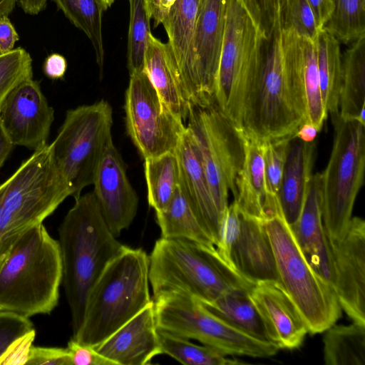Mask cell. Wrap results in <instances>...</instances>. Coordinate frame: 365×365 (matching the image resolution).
<instances>
[{"instance_id": "obj_1", "label": "cell", "mask_w": 365, "mask_h": 365, "mask_svg": "<svg viewBox=\"0 0 365 365\" xmlns=\"http://www.w3.org/2000/svg\"><path fill=\"white\" fill-rule=\"evenodd\" d=\"M306 121L302 37L279 19L265 41L260 68L246 99L242 130L265 142L294 135Z\"/></svg>"}, {"instance_id": "obj_2", "label": "cell", "mask_w": 365, "mask_h": 365, "mask_svg": "<svg viewBox=\"0 0 365 365\" xmlns=\"http://www.w3.org/2000/svg\"><path fill=\"white\" fill-rule=\"evenodd\" d=\"M63 284L73 336L83 322L86 299L108 264L127 246L108 227L93 192L75 199L58 227Z\"/></svg>"}, {"instance_id": "obj_3", "label": "cell", "mask_w": 365, "mask_h": 365, "mask_svg": "<svg viewBox=\"0 0 365 365\" xmlns=\"http://www.w3.org/2000/svg\"><path fill=\"white\" fill-rule=\"evenodd\" d=\"M63 266L58 241L45 226L28 230L0 262V310L30 317L57 306Z\"/></svg>"}, {"instance_id": "obj_4", "label": "cell", "mask_w": 365, "mask_h": 365, "mask_svg": "<svg viewBox=\"0 0 365 365\" xmlns=\"http://www.w3.org/2000/svg\"><path fill=\"white\" fill-rule=\"evenodd\" d=\"M153 299L169 294L208 303L227 291L254 285L218 253L215 247L180 238L158 239L149 256Z\"/></svg>"}, {"instance_id": "obj_5", "label": "cell", "mask_w": 365, "mask_h": 365, "mask_svg": "<svg viewBox=\"0 0 365 365\" xmlns=\"http://www.w3.org/2000/svg\"><path fill=\"white\" fill-rule=\"evenodd\" d=\"M148 273L146 252L126 247L92 287L72 339L95 348L152 302Z\"/></svg>"}, {"instance_id": "obj_6", "label": "cell", "mask_w": 365, "mask_h": 365, "mask_svg": "<svg viewBox=\"0 0 365 365\" xmlns=\"http://www.w3.org/2000/svg\"><path fill=\"white\" fill-rule=\"evenodd\" d=\"M71 196L51 145L36 150L0 185V262L28 230Z\"/></svg>"}, {"instance_id": "obj_7", "label": "cell", "mask_w": 365, "mask_h": 365, "mask_svg": "<svg viewBox=\"0 0 365 365\" xmlns=\"http://www.w3.org/2000/svg\"><path fill=\"white\" fill-rule=\"evenodd\" d=\"M264 225L274 252L278 282L298 309L308 333L325 331L341 315L334 289L308 264L281 210L267 216Z\"/></svg>"}, {"instance_id": "obj_8", "label": "cell", "mask_w": 365, "mask_h": 365, "mask_svg": "<svg viewBox=\"0 0 365 365\" xmlns=\"http://www.w3.org/2000/svg\"><path fill=\"white\" fill-rule=\"evenodd\" d=\"M225 11L215 103L242 129L246 99L260 68L266 38L238 0H225Z\"/></svg>"}, {"instance_id": "obj_9", "label": "cell", "mask_w": 365, "mask_h": 365, "mask_svg": "<svg viewBox=\"0 0 365 365\" xmlns=\"http://www.w3.org/2000/svg\"><path fill=\"white\" fill-rule=\"evenodd\" d=\"M334 140L327 165L322 175V220L328 240L345 234L365 170L364 123L344 120L331 113Z\"/></svg>"}, {"instance_id": "obj_10", "label": "cell", "mask_w": 365, "mask_h": 365, "mask_svg": "<svg viewBox=\"0 0 365 365\" xmlns=\"http://www.w3.org/2000/svg\"><path fill=\"white\" fill-rule=\"evenodd\" d=\"M113 110L101 100L67 110L51 143L56 165L74 199L93 185L102 156L113 140Z\"/></svg>"}, {"instance_id": "obj_11", "label": "cell", "mask_w": 365, "mask_h": 365, "mask_svg": "<svg viewBox=\"0 0 365 365\" xmlns=\"http://www.w3.org/2000/svg\"><path fill=\"white\" fill-rule=\"evenodd\" d=\"M153 300L160 330L197 340L226 356L267 358L279 349L274 344L257 339L233 327L190 296L169 293Z\"/></svg>"}, {"instance_id": "obj_12", "label": "cell", "mask_w": 365, "mask_h": 365, "mask_svg": "<svg viewBox=\"0 0 365 365\" xmlns=\"http://www.w3.org/2000/svg\"><path fill=\"white\" fill-rule=\"evenodd\" d=\"M216 206L224 216L228 195H236L235 180L245 158L243 131L213 103L193 107L186 120Z\"/></svg>"}, {"instance_id": "obj_13", "label": "cell", "mask_w": 365, "mask_h": 365, "mask_svg": "<svg viewBox=\"0 0 365 365\" xmlns=\"http://www.w3.org/2000/svg\"><path fill=\"white\" fill-rule=\"evenodd\" d=\"M124 110L127 134L143 159L176 150L185 123L162 101L143 71L130 75Z\"/></svg>"}, {"instance_id": "obj_14", "label": "cell", "mask_w": 365, "mask_h": 365, "mask_svg": "<svg viewBox=\"0 0 365 365\" xmlns=\"http://www.w3.org/2000/svg\"><path fill=\"white\" fill-rule=\"evenodd\" d=\"M54 110L33 77L16 85L0 107V121L14 145L34 151L46 145Z\"/></svg>"}, {"instance_id": "obj_15", "label": "cell", "mask_w": 365, "mask_h": 365, "mask_svg": "<svg viewBox=\"0 0 365 365\" xmlns=\"http://www.w3.org/2000/svg\"><path fill=\"white\" fill-rule=\"evenodd\" d=\"M329 243L341 310L353 322L365 324V221L351 217L344 236Z\"/></svg>"}, {"instance_id": "obj_16", "label": "cell", "mask_w": 365, "mask_h": 365, "mask_svg": "<svg viewBox=\"0 0 365 365\" xmlns=\"http://www.w3.org/2000/svg\"><path fill=\"white\" fill-rule=\"evenodd\" d=\"M126 165L113 140L98 165L93 191L106 222L116 237L133 222L138 197L126 174Z\"/></svg>"}, {"instance_id": "obj_17", "label": "cell", "mask_w": 365, "mask_h": 365, "mask_svg": "<svg viewBox=\"0 0 365 365\" xmlns=\"http://www.w3.org/2000/svg\"><path fill=\"white\" fill-rule=\"evenodd\" d=\"M225 0H198L195 48L198 106L215 103V89L222 46Z\"/></svg>"}, {"instance_id": "obj_18", "label": "cell", "mask_w": 365, "mask_h": 365, "mask_svg": "<svg viewBox=\"0 0 365 365\" xmlns=\"http://www.w3.org/2000/svg\"><path fill=\"white\" fill-rule=\"evenodd\" d=\"M250 295L266 327L270 341L283 349H298L308 333L298 309L278 281L259 282Z\"/></svg>"}, {"instance_id": "obj_19", "label": "cell", "mask_w": 365, "mask_h": 365, "mask_svg": "<svg viewBox=\"0 0 365 365\" xmlns=\"http://www.w3.org/2000/svg\"><path fill=\"white\" fill-rule=\"evenodd\" d=\"M115 365H145L161 354L153 300L95 347Z\"/></svg>"}, {"instance_id": "obj_20", "label": "cell", "mask_w": 365, "mask_h": 365, "mask_svg": "<svg viewBox=\"0 0 365 365\" xmlns=\"http://www.w3.org/2000/svg\"><path fill=\"white\" fill-rule=\"evenodd\" d=\"M197 4V0H176L162 23L192 108L199 104L195 48Z\"/></svg>"}, {"instance_id": "obj_21", "label": "cell", "mask_w": 365, "mask_h": 365, "mask_svg": "<svg viewBox=\"0 0 365 365\" xmlns=\"http://www.w3.org/2000/svg\"><path fill=\"white\" fill-rule=\"evenodd\" d=\"M175 153L180 166V187L216 247L223 215L216 206L198 151L187 128Z\"/></svg>"}, {"instance_id": "obj_22", "label": "cell", "mask_w": 365, "mask_h": 365, "mask_svg": "<svg viewBox=\"0 0 365 365\" xmlns=\"http://www.w3.org/2000/svg\"><path fill=\"white\" fill-rule=\"evenodd\" d=\"M240 217L239 235L230 252L231 264L253 284L278 281L274 255L264 221L242 212Z\"/></svg>"}, {"instance_id": "obj_23", "label": "cell", "mask_w": 365, "mask_h": 365, "mask_svg": "<svg viewBox=\"0 0 365 365\" xmlns=\"http://www.w3.org/2000/svg\"><path fill=\"white\" fill-rule=\"evenodd\" d=\"M243 131V130H242ZM245 158L235 180L234 202L242 214L264 221L281 210L267 193L264 176V142L246 135Z\"/></svg>"}, {"instance_id": "obj_24", "label": "cell", "mask_w": 365, "mask_h": 365, "mask_svg": "<svg viewBox=\"0 0 365 365\" xmlns=\"http://www.w3.org/2000/svg\"><path fill=\"white\" fill-rule=\"evenodd\" d=\"M315 153L314 141L304 142L295 135L290 140L278 192L279 204L289 226L301 212L312 175Z\"/></svg>"}, {"instance_id": "obj_25", "label": "cell", "mask_w": 365, "mask_h": 365, "mask_svg": "<svg viewBox=\"0 0 365 365\" xmlns=\"http://www.w3.org/2000/svg\"><path fill=\"white\" fill-rule=\"evenodd\" d=\"M143 71L162 101L174 114L186 122L192 108L185 96L170 46L152 34L148 40Z\"/></svg>"}, {"instance_id": "obj_26", "label": "cell", "mask_w": 365, "mask_h": 365, "mask_svg": "<svg viewBox=\"0 0 365 365\" xmlns=\"http://www.w3.org/2000/svg\"><path fill=\"white\" fill-rule=\"evenodd\" d=\"M351 43L342 55L339 113L365 124V35Z\"/></svg>"}, {"instance_id": "obj_27", "label": "cell", "mask_w": 365, "mask_h": 365, "mask_svg": "<svg viewBox=\"0 0 365 365\" xmlns=\"http://www.w3.org/2000/svg\"><path fill=\"white\" fill-rule=\"evenodd\" d=\"M290 227L305 257L329 247L322 220L321 173L312 174L299 215Z\"/></svg>"}, {"instance_id": "obj_28", "label": "cell", "mask_w": 365, "mask_h": 365, "mask_svg": "<svg viewBox=\"0 0 365 365\" xmlns=\"http://www.w3.org/2000/svg\"><path fill=\"white\" fill-rule=\"evenodd\" d=\"M250 290L233 289L211 302L202 304L233 327L254 338L272 343L263 320L250 297Z\"/></svg>"}, {"instance_id": "obj_29", "label": "cell", "mask_w": 365, "mask_h": 365, "mask_svg": "<svg viewBox=\"0 0 365 365\" xmlns=\"http://www.w3.org/2000/svg\"><path fill=\"white\" fill-rule=\"evenodd\" d=\"M155 215L161 237L186 239L208 247H215L189 203L180 185L168 207Z\"/></svg>"}, {"instance_id": "obj_30", "label": "cell", "mask_w": 365, "mask_h": 365, "mask_svg": "<svg viewBox=\"0 0 365 365\" xmlns=\"http://www.w3.org/2000/svg\"><path fill=\"white\" fill-rule=\"evenodd\" d=\"M148 201L155 213L164 211L172 201L180 182L175 150L144 159Z\"/></svg>"}, {"instance_id": "obj_31", "label": "cell", "mask_w": 365, "mask_h": 365, "mask_svg": "<svg viewBox=\"0 0 365 365\" xmlns=\"http://www.w3.org/2000/svg\"><path fill=\"white\" fill-rule=\"evenodd\" d=\"M317 61L322 101L327 112H339L342 81L340 42L324 29L317 40Z\"/></svg>"}, {"instance_id": "obj_32", "label": "cell", "mask_w": 365, "mask_h": 365, "mask_svg": "<svg viewBox=\"0 0 365 365\" xmlns=\"http://www.w3.org/2000/svg\"><path fill=\"white\" fill-rule=\"evenodd\" d=\"M325 331L323 344L327 365H364L365 324H334Z\"/></svg>"}, {"instance_id": "obj_33", "label": "cell", "mask_w": 365, "mask_h": 365, "mask_svg": "<svg viewBox=\"0 0 365 365\" xmlns=\"http://www.w3.org/2000/svg\"><path fill=\"white\" fill-rule=\"evenodd\" d=\"M66 17L82 31L91 42L96 61L102 76L105 51L102 19L106 11L101 0H52Z\"/></svg>"}, {"instance_id": "obj_34", "label": "cell", "mask_w": 365, "mask_h": 365, "mask_svg": "<svg viewBox=\"0 0 365 365\" xmlns=\"http://www.w3.org/2000/svg\"><path fill=\"white\" fill-rule=\"evenodd\" d=\"M161 354H167L185 365H231L240 364L218 351L202 345L199 346L167 331L158 329Z\"/></svg>"}, {"instance_id": "obj_35", "label": "cell", "mask_w": 365, "mask_h": 365, "mask_svg": "<svg viewBox=\"0 0 365 365\" xmlns=\"http://www.w3.org/2000/svg\"><path fill=\"white\" fill-rule=\"evenodd\" d=\"M130 21L128 34L127 66L129 74L143 71L152 18L149 0H128Z\"/></svg>"}, {"instance_id": "obj_36", "label": "cell", "mask_w": 365, "mask_h": 365, "mask_svg": "<svg viewBox=\"0 0 365 365\" xmlns=\"http://www.w3.org/2000/svg\"><path fill=\"white\" fill-rule=\"evenodd\" d=\"M302 45L307 122L313 124L320 131L328 112L324 105L320 90L317 61V41L302 37Z\"/></svg>"}, {"instance_id": "obj_37", "label": "cell", "mask_w": 365, "mask_h": 365, "mask_svg": "<svg viewBox=\"0 0 365 365\" xmlns=\"http://www.w3.org/2000/svg\"><path fill=\"white\" fill-rule=\"evenodd\" d=\"M331 1L334 11L324 29L346 44L364 36L365 0Z\"/></svg>"}, {"instance_id": "obj_38", "label": "cell", "mask_w": 365, "mask_h": 365, "mask_svg": "<svg viewBox=\"0 0 365 365\" xmlns=\"http://www.w3.org/2000/svg\"><path fill=\"white\" fill-rule=\"evenodd\" d=\"M32 77V59L24 48H17L0 54V107L16 85Z\"/></svg>"}, {"instance_id": "obj_39", "label": "cell", "mask_w": 365, "mask_h": 365, "mask_svg": "<svg viewBox=\"0 0 365 365\" xmlns=\"http://www.w3.org/2000/svg\"><path fill=\"white\" fill-rule=\"evenodd\" d=\"M293 136L264 142V164L267 191L269 198L278 203V192L288 146Z\"/></svg>"}, {"instance_id": "obj_40", "label": "cell", "mask_w": 365, "mask_h": 365, "mask_svg": "<svg viewBox=\"0 0 365 365\" xmlns=\"http://www.w3.org/2000/svg\"><path fill=\"white\" fill-rule=\"evenodd\" d=\"M282 22L299 36L317 41L322 31L307 0H287L281 14Z\"/></svg>"}, {"instance_id": "obj_41", "label": "cell", "mask_w": 365, "mask_h": 365, "mask_svg": "<svg viewBox=\"0 0 365 365\" xmlns=\"http://www.w3.org/2000/svg\"><path fill=\"white\" fill-rule=\"evenodd\" d=\"M259 33L268 39L275 29L287 0H238Z\"/></svg>"}, {"instance_id": "obj_42", "label": "cell", "mask_w": 365, "mask_h": 365, "mask_svg": "<svg viewBox=\"0 0 365 365\" xmlns=\"http://www.w3.org/2000/svg\"><path fill=\"white\" fill-rule=\"evenodd\" d=\"M35 331L29 317L0 310V365L13 346Z\"/></svg>"}, {"instance_id": "obj_43", "label": "cell", "mask_w": 365, "mask_h": 365, "mask_svg": "<svg viewBox=\"0 0 365 365\" xmlns=\"http://www.w3.org/2000/svg\"><path fill=\"white\" fill-rule=\"evenodd\" d=\"M241 217L240 210L233 202L227 206L220 230V239L216 250L220 255L232 267L230 262L231 249L237 240L240 230Z\"/></svg>"}, {"instance_id": "obj_44", "label": "cell", "mask_w": 365, "mask_h": 365, "mask_svg": "<svg viewBox=\"0 0 365 365\" xmlns=\"http://www.w3.org/2000/svg\"><path fill=\"white\" fill-rule=\"evenodd\" d=\"M26 364L72 365L68 348L32 346L29 349Z\"/></svg>"}, {"instance_id": "obj_45", "label": "cell", "mask_w": 365, "mask_h": 365, "mask_svg": "<svg viewBox=\"0 0 365 365\" xmlns=\"http://www.w3.org/2000/svg\"><path fill=\"white\" fill-rule=\"evenodd\" d=\"M67 348L71 354L72 365H115L94 347L80 344L72 338L68 342Z\"/></svg>"}, {"instance_id": "obj_46", "label": "cell", "mask_w": 365, "mask_h": 365, "mask_svg": "<svg viewBox=\"0 0 365 365\" xmlns=\"http://www.w3.org/2000/svg\"><path fill=\"white\" fill-rule=\"evenodd\" d=\"M19 38V34L10 19L7 16L0 17V54L12 51Z\"/></svg>"}, {"instance_id": "obj_47", "label": "cell", "mask_w": 365, "mask_h": 365, "mask_svg": "<svg viewBox=\"0 0 365 365\" xmlns=\"http://www.w3.org/2000/svg\"><path fill=\"white\" fill-rule=\"evenodd\" d=\"M67 68L66 58L59 53H52L45 60L43 71L45 74L52 78L58 79L62 78Z\"/></svg>"}, {"instance_id": "obj_48", "label": "cell", "mask_w": 365, "mask_h": 365, "mask_svg": "<svg viewBox=\"0 0 365 365\" xmlns=\"http://www.w3.org/2000/svg\"><path fill=\"white\" fill-rule=\"evenodd\" d=\"M314 15L317 24L321 30L329 21L334 11L331 0H307Z\"/></svg>"}, {"instance_id": "obj_49", "label": "cell", "mask_w": 365, "mask_h": 365, "mask_svg": "<svg viewBox=\"0 0 365 365\" xmlns=\"http://www.w3.org/2000/svg\"><path fill=\"white\" fill-rule=\"evenodd\" d=\"M176 0H149L154 28L162 24Z\"/></svg>"}, {"instance_id": "obj_50", "label": "cell", "mask_w": 365, "mask_h": 365, "mask_svg": "<svg viewBox=\"0 0 365 365\" xmlns=\"http://www.w3.org/2000/svg\"><path fill=\"white\" fill-rule=\"evenodd\" d=\"M319 132L316 126L306 121L300 125L294 135L304 142L310 143L314 141Z\"/></svg>"}, {"instance_id": "obj_51", "label": "cell", "mask_w": 365, "mask_h": 365, "mask_svg": "<svg viewBox=\"0 0 365 365\" xmlns=\"http://www.w3.org/2000/svg\"><path fill=\"white\" fill-rule=\"evenodd\" d=\"M14 144L0 121V169L10 153Z\"/></svg>"}, {"instance_id": "obj_52", "label": "cell", "mask_w": 365, "mask_h": 365, "mask_svg": "<svg viewBox=\"0 0 365 365\" xmlns=\"http://www.w3.org/2000/svg\"><path fill=\"white\" fill-rule=\"evenodd\" d=\"M18 0H0V17L8 16Z\"/></svg>"}, {"instance_id": "obj_53", "label": "cell", "mask_w": 365, "mask_h": 365, "mask_svg": "<svg viewBox=\"0 0 365 365\" xmlns=\"http://www.w3.org/2000/svg\"><path fill=\"white\" fill-rule=\"evenodd\" d=\"M115 1V0H101L106 11L113 5Z\"/></svg>"}, {"instance_id": "obj_54", "label": "cell", "mask_w": 365, "mask_h": 365, "mask_svg": "<svg viewBox=\"0 0 365 365\" xmlns=\"http://www.w3.org/2000/svg\"><path fill=\"white\" fill-rule=\"evenodd\" d=\"M197 1H198V0H197Z\"/></svg>"}]
</instances>
